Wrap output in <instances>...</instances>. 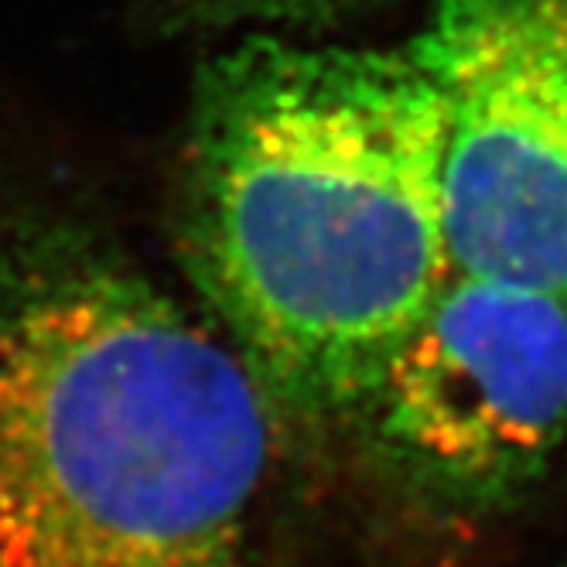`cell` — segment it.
<instances>
[{"label":"cell","mask_w":567,"mask_h":567,"mask_svg":"<svg viewBox=\"0 0 567 567\" xmlns=\"http://www.w3.org/2000/svg\"><path fill=\"white\" fill-rule=\"evenodd\" d=\"M185 257L267 390L355 414L444 280V103L414 42L250 34L202 69Z\"/></svg>","instance_id":"1"},{"label":"cell","mask_w":567,"mask_h":567,"mask_svg":"<svg viewBox=\"0 0 567 567\" xmlns=\"http://www.w3.org/2000/svg\"><path fill=\"white\" fill-rule=\"evenodd\" d=\"M182 14L195 18H257V21H298L318 18L329 11H342L352 0H161Z\"/></svg>","instance_id":"5"},{"label":"cell","mask_w":567,"mask_h":567,"mask_svg":"<svg viewBox=\"0 0 567 567\" xmlns=\"http://www.w3.org/2000/svg\"><path fill=\"white\" fill-rule=\"evenodd\" d=\"M564 567H567V564H564Z\"/></svg>","instance_id":"6"},{"label":"cell","mask_w":567,"mask_h":567,"mask_svg":"<svg viewBox=\"0 0 567 567\" xmlns=\"http://www.w3.org/2000/svg\"><path fill=\"white\" fill-rule=\"evenodd\" d=\"M352 417L427 499L509 506L567 437V305L455 267Z\"/></svg>","instance_id":"3"},{"label":"cell","mask_w":567,"mask_h":567,"mask_svg":"<svg viewBox=\"0 0 567 567\" xmlns=\"http://www.w3.org/2000/svg\"><path fill=\"white\" fill-rule=\"evenodd\" d=\"M411 42L444 103L455 267L567 305V0H437Z\"/></svg>","instance_id":"4"},{"label":"cell","mask_w":567,"mask_h":567,"mask_svg":"<svg viewBox=\"0 0 567 567\" xmlns=\"http://www.w3.org/2000/svg\"><path fill=\"white\" fill-rule=\"evenodd\" d=\"M267 468L219 326L86 243L0 247V567H239Z\"/></svg>","instance_id":"2"}]
</instances>
